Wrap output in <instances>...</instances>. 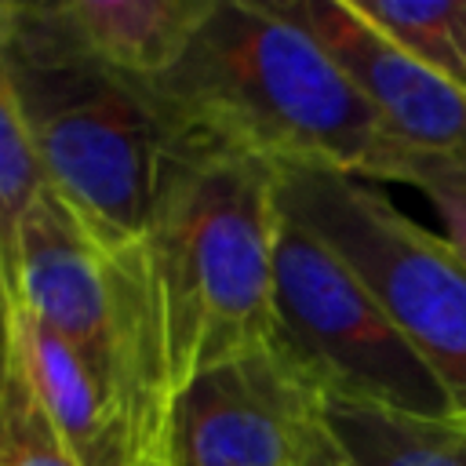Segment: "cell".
<instances>
[{"mask_svg":"<svg viewBox=\"0 0 466 466\" xmlns=\"http://www.w3.org/2000/svg\"><path fill=\"white\" fill-rule=\"evenodd\" d=\"M164 146L390 182L400 142L280 0H211L186 55L142 84Z\"/></svg>","mask_w":466,"mask_h":466,"instance_id":"obj_1","label":"cell"},{"mask_svg":"<svg viewBox=\"0 0 466 466\" xmlns=\"http://www.w3.org/2000/svg\"><path fill=\"white\" fill-rule=\"evenodd\" d=\"M269 164L167 142L146 237L135 244L175 397L193 375L277 339Z\"/></svg>","mask_w":466,"mask_h":466,"instance_id":"obj_2","label":"cell"},{"mask_svg":"<svg viewBox=\"0 0 466 466\" xmlns=\"http://www.w3.org/2000/svg\"><path fill=\"white\" fill-rule=\"evenodd\" d=\"M4 62L47 189L102 255L135 248L164 157L146 87L109 69L55 0L4 4Z\"/></svg>","mask_w":466,"mask_h":466,"instance_id":"obj_3","label":"cell"},{"mask_svg":"<svg viewBox=\"0 0 466 466\" xmlns=\"http://www.w3.org/2000/svg\"><path fill=\"white\" fill-rule=\"evenodd\" d=\"M273 175L277 208L357 269L466 419V262L459 251L364 178L320 167Z\"/></svg>","mask_w":466,"mask_h":466,"instance_id":"obj_4","label":"cell"},{"mask_svg":"<svg viewBox=\"0 0 466 466\" xmlns=\"http://www.w3.org/2000/svg\"><path fill=\"white\" fill-rule=\"evenodd\" d=\"M277 335L328 393L415 415H455L375 291L320 237L280 211L273 244Z\"/></svg>","mask_w":466,"mask_h":466,"instance_id":"obj_5","label":"cell"},{"mask_svg":"<svg viewBox=\"0 0 466 466\" xmlns=\"http://www.w3.org/2000/svg\"><path fill=\"white\" fill-rule=\"evenodd\" d=\"M328 390L277 335L193 375L167 404L160 466H346Z\"/></svg>","mask_w":466,"mask_h":466,"instance_id":"obj_6","label":"cell"},{"mask_svg":"<svg viewBox=\"0 0 466 466\" xmlns=\"http://www.w3.org/2000/svg\"><path fill=\"white\" fill-rule=\"evenodd\" d=\"M15 313H29L55 331L116 404L120 324L109 262L47 186L22 222Z\"/></svg>","mask_w":466,"mask_h":466,"instance_id":"obj_7","label":"cell"},{"mask_svg":"<svg viewBox=\"0 0 466 466\" xmlns=\"http://www.w3.org/2000/svg\"><path fill=\"white\" fill-rule=\"evenodd\" d=\"M280 4L317 36V44L346 73L353 91L371 106L393 142L419 153L466 149V91L451 87L408 51H400L350 0Z\"/></svg>","mask_w":466,"mask_h":466,"instance_id":"obj_8","label":"cell"},{"mask_svg":"<svg viewBox=\"0 0 466 466\" xmlns=\"http://www.w3.org/2000/svg\"><path fill=\"white\" fill-rule=\"evenodd\" d=\"M15 364L76 466H135L131 437L109 390L29 313H15Z\"/></svg>","mask_w":466,"mask_h":466,"instance_id":"obj_9","label":"cell"},{"mask_svg":"<svg viewBox=\"0 0 466 466\" xmlns=\"http://www.w3.org/2000/svg\"><path fill=\"white\" fill-rule=\"evenodd\" d=\"M69 29L116 73L149 84L197 36L211 0H55Z\"/></svg>","mask_w":466,"mask_h":466,"instance_id":"obj_10","label":"cell"},{"mask_svg":"<svg viewBox=\"0 0 466 466\" xmlns=\"http://www.w3.org/2000/svg\"><path fill=\"white\" fill-rule=\"evenodd\" d=\"M324 415L346 466H466V419L415 415L328 393Z\"/></svg>","mask_w":466,"mask_h":466,"instance_id":"obj_11","label":"cell"},{"mask_svg":"<svg viewBox=\"0 0 466 466\" xmlns=\"http://www.w3.org/2000/svg\"><path fill=\"white\" fill-rule=\"evenodd\" d=\"M375 29L430 73L466 91V0L404 4V0H350Z\"/></svg>","mask_w":466,"mask_h":466,"instance_id":"obj_12","label":"cell"},{"mask_svg":"<svg viewBox=\"0 0 466 466\" xmlns=\"http://www.w3.org/2000/svg\"><path fill=\"white\" fill-rule=\"evenodd\" d=\"M44 171L29 146L25 124L18 116V102L7 80L4 62V4H0V266L15 306V269H18V237L29 208L44 193Z\"/></svg>","mask_w":466,"mask_h":466,"instance_id":"obj_13","label":"cell"},{"mask_svg":"<svg viewBox=\"0 0 466 466\" xmlns=\"http://www.w3.org/2000/svg\"><path fill=\"white\" fill-rule=\"evenodd\" d=\"M0 466H76L58 444L18 364H11L0 386Z\"/></svg>","mask_w":466,"mask_h":466,"instance_id":"obj_14","label":"cell"},{"mask_svg":"<svg viewBox=\"0 0 466 466\" xmlns=\"http://www.w3.org/2000/svg\"><path fill=\"white\" fill-rule=\"evenodd\" d=\"M390 182L411 186V189H451L466 200V149L459 153H419V149H400L397 167Z\"/></svg>","mask_w":466,"mask_h":466,"instance_id":"obj_15","label":"cell"},{"mask_svg":"<svg viewBox=\"0 0 466 466\" xmlns=\"http://www.w3.org/2000/svg\"><path fill=\"white\" fill-rule=\"evenodd\" d=\"M11 364H15V306H11V291L0 266V386L11 375Z\"/></svg>","mask_w":466,"mask_h":466,"instance_id":"obj_16","label":"cell"},{"mask_svg":"<svg viewBox=\"0 0 466 466\" xmlns=\"http://www.w3.org/2000/svg\"><path fill=\"white\" fill-rule=\"evenodd\" d=\"M142 466H160V462H142Z\"/></svg>","mask_w":466,"mask_h":466,"instance_id":"obj_17","label":"cell"}]
</instances>
